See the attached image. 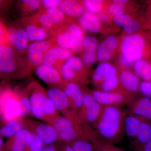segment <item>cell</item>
<instances>
[{"mask_svg": "<svg viewBox=\"0 0 151 151\" xmlns=\"http://www.w3.org/2000/svg\"><path fill=\"white\" fill-rule=\"evenodd\" d=\"M119 56L132 63L145 59L151 61V32L142 31L120 38Z\"/></svg>", "mask_w": 151, "mask_h": 151, "instance_id": "cell-1", "label": "cell"}, {"mask_svg": "<svg viewBox=\"0 0 151 151\" xmlns=\"http://www.w3.org/2000/svg\"><path fill=\"white\" fill-rule=\"evenodd\" d=\"M125 117L118 107L103 106L101 116L95 124L97 132L108 142H119L124 132Z\"/></svg>", "mask_w": 151, "mask_h": 151, "instance_id": "cell-2", "label": "cell"}, {"mask_svg": "<svg viewBox=\"0 0 151 151\" xmlns=\"http://www.w3.org/2000/svg\"><path fill=\"white\" fill-rule=\"evenodd\" d=\"M53 43L72 52L82 51L85 35L80 26L70 20L54 32Z\"/></svg>", "mask_w": 151, "mask_h": 151, "instance_id": "cell-3", "label": "cell"}, {"mask_svg": "<svg viewBox=\"0 0 151 151\" xmlns=\"http://www.w3.org/2000/svg\"><path fill=\"white\" fill-rule=\"evenodd\" d=\"M63 78L66 82L78 84L86 80L87 73L82 60L77 57L68 58L58 68Z\"/></svg>", "mask_w": 151, "mask_h": 151, "instance_id": "cell-4", "label": "cell"}, {"mask_svg": "<svg viewBox=\"0 0 151 151\" xmlns=\"http://www.w3.org/2000/svg\"><path fill=\"white\" fill-rule=\"evenodd\" d=\"M0 116L4 122L20 119L18 95L11 89L3 90Z\"/></svg>", "mask_w": 151, "mask_h": 151, "instance_id": "cell-5", "label": "cell"}, {"mask_svg": "<svg viewBox=\"0 0 151 151\" xmlns=\"http://www.w3.org/2000/svg\"><path fill=\"white\" fill-rule=\"evenodd\" d=\"M144 13L126 14L112 19L114 24L123 29L124 34L132 35L144 30Z\"/></svg>", "mask_w": 151, "mask_h": 151, "instance_id": "cell-6", "label": "cell"}, {"mask_svg": "<svg viewBox=\"0 0 151 151\" xmlns=\"http://www.w3.org/2000/svg\"><path fill=\"white\" fill-rule=\"evenodd\" d=\"M50 125L56 130L58 140L70 143L78 139L79 134L78 128L69 118L58 116L52 122Z\"/></svg>", "mask_w": 151, "mask_h": 151, "instance_id": "cell-7", "label": "cell"}, {"mask_svg": "<svg viewBox=\"0 0 151 151\" xmlns=\"http://www.w3.org/2000/svg\"><path fill=\"white\" fill-rule=\"evenodd\" d=\"M92 94L95 100L103 106L118 107L133 101V96L123 90L111 92L97 90L93 91Z\"/></svg>", "mask_w": 151, "mask_h": 151, "instance_id": "cell-8", "label": "cell"}, {"mask_svg": "<svg viewBox=\"0 0 151 151\" xmlns=\"http://www.w3.org/2000/svg\"><path fill=\"white\" fill-rule=\"evenodd\" d=\"M47 93L39 84L33 83L29 86L28 95L30 105L31 114L36 119L45 121L42 111V102Z\"/></svg>", "mask_w": 151, "mask_h": 151, "instance_id": "cell-9", "label": "cell"}, {"mask_svg": "<svg viewBox=\"0 0 151 151\" xmlns=\"http://www.w3.org/2000/svg\"><path fill=\"white\" fill-rule=\"evenodd\" d=\"M103 105L97 102L92 94H84L82 107L80 111L81 118L89 123L95 124L103 111Z\"/></svg>", "mask_w": 151, "mask_h": 151, "instance_id": "cell-10", "label": "cell"}, {"mask_svg": "<svg viewBox=\"0 0 151 151\" xmlns=\"http://www.w3.org/2000/svg\"><path fill=\"white\" fill-rule=\"evenodd\" d=\"M27 123L29 130L35 134L43 142L45 145H53L58 140V135L56 130L50 124L28 121Z\"/></svg>", "mask_w": 151, "mask_h": 151, "instance_id": "cell-11", "label": "cell"}, {"mask_svg": "<svg viewBox=\"0 0 151 151\" xmlns=\"http://www.w3.org/2000/svg\"><path fill=\"white\" fill-rule=\"evenodd\" d=\"M37 76L44 82L53 87L64 88L67 82L63 78L59 70L55 68L41 64L35 70Z\"/></svg>", "mask_w": 151, "mask_h": 151, "instance_id": "cell-12", "label": "cell"}, {"mask_svg": "<svg viewBox=\"0 0 151 151\" xmlns=\"http://www.w3.org/2000/svg\"><path fill=\"white\" fill-rule=\"evenodd\" d=\"M32 133L23 129L4 144L1 151H25L32 139Z\"/></svg>", "mask_w": 151, "mask_h": 151, "instance_id": "cell-13", "label": "cell"}, {"mask_svg": "<svg viewBox=\"0 0 151 151\" xmlns=\"http://www.w3.org/2000/svg\"><path fill=\"white\" fill-rule=\"evenodd\" d=\"M119 77L122 89L133 97L139 91V78L133 70L129 69H120Z\"/></svg>", "mask_w": 151, "mask_h": 151, "instance_id": "cell-14", "label": "cell"}, {"mask_svg": "<svg viewBox=\"0 0 151 151\" xmlns=\"http://www.w3.org/2000/svg\"><path fill=\"white\" fill-rule=\"evenodd\" d=\"M28 39L24 29L15 27L8 30V42L12 47L19 51H23L28 48Z\"/></svg>", "mask_w": 151, "mask_h": 151, "instance_id": "cell-15", "label": "cell"}, {"mask_svg": "<svg viewBox=\"0 0 151 151\" xmlns=\"http://www.w3.org/2000/svg\"><path fill=\"white\" fill-rule=\"evenodd\" d=\"M81 28L93 33L103 32L105 29L104 24L96 14L86 12L79 20Z\"/></svg>", "mask_w": 151, "mask_h": 151, "instance_id": "cell-16", "label": "cell"}, {"mask_svg": "<svg viewBox=\"0 0 151 151\" xmlns=\"http://www.w3.org/2000/svg\"><path fill=\"white\" fill-rule=\"evenodd\" d=\"M47 94L58 111L65 113L70 106L67 95L63 89L52 87L48 89Z\"/></svg>", "mask_w": 151, "mask_h": 151, "instance_id": "cell-17", "label": "cell"}, {"mask_svg": "<svg viewBox=\"0 0 151 151\" xmlns=\"http://www.w3.org/2000/svg\"><path fill=\"white\" fill-rule=\"evenodd\" d=\"M63 90L68 98L70 107L74 110L80 111L83 104L84 94L78 84L67 82Z\"/></svg>", "mask_w": 151, "mask_h": 151, "instance_id": "cell-18", "label": "cell"}, {"mask_svg": "<svg viewBox=\"0 0 151 151\" xmlns=\"http://www.w3.org/2000/svg\"><path fill=\"white\" fill-rule=\"evenodd\" d=\"M131 103L132 114L151 123V99L144 96L133 100Z\"/></svg>", "mask_w": 151, "mask_h": 151, "instance_id": "cell-19", "label": "cell"}, {"mask_svg": "<svg viewBox=\"0 0 151 151\" xmlns=\"http://www.w3.org/2000/svg\"><path fill=\"white\" fill-rule=\"evenodd\" d=\"M58 8L65 16L71 18H80L86 12L81 1L60 0Z\"/></svg>", "mask_w": 151, "mask_h": 151, "instance_id": "cell-20", "label": "cell"}, {"mask_svg": "<svg viewBox=\"0 0 151 151\" xmlns=\"http://www.w3.org/2000/svg\"><path fill=\"white\" fill-rule=\"evenodd\" d=\"M26 26L25 31L29 41H41L47 37L46 30L41 27L35 19Z\"/></svg>", "mask_w": 151, "mask_h": 151, "instance_id": "cell-21", "label": "cell"}, {"mask_svg": "<svg viewBox=\"0 0 151 151\" xmlns=\"http://www.w3.org/2000/svg\"><path fill=\"white\" fill-rule=\"evenodd\" d=\"M133 70L143 81H151V61L149 60H139L134 63Z\"/></svg>", "mask_w": 151, "mask_h": 151, "instance_id": "cell-22", "label": "cell"}, {"mask_svg": "<svg viewBox=\"0 0 151 151\" xmlns=\"http://www.w3.org/2000/svg\"><path fill=\"white\" fill-rule=\"evenodd\" d=\"M24 127V124L20 119L4 122L0 127V136L1 137L10 138Z\"/></svg>", "mask_w": 151, "mask_h": 151, "instance_id": "cell-23", "label": "cell"}, {"mask_svg": "<svg viewBox=\"0 0 151 151\" xmlns=\"http://www.w3.org/2000/svg\"><path fill=\"white\" fill-rule=\"evenodd\" d=\"M136 138L137 150L151 140L150 122L141 118L140 126Z\"/></svg>", "mask_w": 151, "mask_h": 151, "instance_id": "cell-24", "label": "cell"}, {"mask_svg": "<svg viewBox=\"0 0 151 151\" xmlns=\"http://www.w3.org/2000/svg\"><path fill=\"white\" fill-rule=\"evenodd\" d=\"M141 122L140 117L133 114L125 116L124 121V132L128 137H136L139 129Z\"/></svg>", "mask_w": 151, "mask_h": 151, "instance_id": "cell-25", "label": "cell"}, {"mask_svg": "<svg viewBox=\"0 0 151 151\" xmlns=\"http://www.w3.org/2000/svg\"><path fill=\"white\" fill-rule=\"evenodd\" d=\"M128 6L118 4L115 0L106 1L103 12L111 17L120 16L126 14Z\"/></svg>", "mask_w": 151, "mask_h": 151, "instance_id": "cell-26", "label": "cell"}, {"mask_svg": "<svg viewBox=\"0 0 151 151\" xmlns=\"http://www.w3.org/2000/svg\"><path fill=\"white\" fill-rule=\"evenodd\" d=\"M45 11L58 29L70 20L58 7L47 9Z\"/></svg>", "mask_w": 151, "mask_h": 151, "instance_id": "cell-27", "label": "cell"}, {"mask_svg": "<svg viewBox=\"0 0 151 151\" xmlns=\"http://www.w3.org/2000/svg\"><path fill=\"white\" fill-rule=\"evenodd\" d=\"M42 63L43 65L58 69L59 67V57L56 45L52 46L47 51L44 55Z\"/></svg>", "mask_w": 151, "mask_h": 151, "instance_id": "cell-28", "label": "cell"}, {"mask_svg": "<svg viewBox=\"0 0 151 151\" xmlns=\"http://www.w3.org/2000/svg\"><path fill=\"white\" fill-rule=\"evenodd\" d=\"M119 86H121L119 81V75H116L104 78L100 86L102 89L101 91L111 92L123 90L122 89H120Z\"/></svg>", "mask_w": 151, "mask_h": 151, "instance_id": "cell-29", "label": "cell"}, {"mask_svg": "<svg viewBox=\"0 0 151 151\" xmlns=\"http://www.w3.org/2000/svg\"><path fill=\"white\" fill-rule=\"evenodd\" d=\"M35 19L39 24L46 30L55 31L58 29V28L54 24V23L46 13L45 10L40 12L36 15Z\"/></svg>", "mask_w": 151, "mask_h": 151, "instance_id": "cell-30", "label": "cell"}, {"mask_svg": "<svg viewBox=\"0 0 151 151\" xmlns=\"http://www.w3.org/2000/svg\"><path fill=\"white\" fill-rule=\"evenodd\" d=\"M81 1L86 12L97 14L103 12L106 1L85 0Z\"/></svg>", "mask_w": 151, "mask_h": 151, "instance_id": "cell-31", "label": "cell"}, {"mask_svg": "<svg viewBox=\"0 0 151 151\" xmlns=\"http://www.w3.org/2000/svg\"><path fill=\"white\" fill-rule=\"evenodd\" d=\"M53 44L52 40L35 42L28 47V52H36L45 54L49 49L52 46Z\"/></svg>", "mask_w": 151, "mask_h": 151, "instance_id": "cell-32", "label": "cell"}, {"mask_svg": "<svg viewBox=\"0 0 151 151\" xmlns=\"http://www.w3.org/2000/svg\"><path fill=\"white\" fill-rule=\"evenodd\" d=\"M95 72L102 76L104 78L113 76L119 75L117 68L111 63L102 62L97 66Z\"/></svg>", "mask_w": 151, "mask_h": 151, "instance_id": "cell-33", "label": "cell"}, {"mask_svg": "<svg viewBox=\"0 0 151 151\" xmlns=\"http://www.w3.org/2000/svg\"><path fill=\"white\" fill-rule=\"evenodd\" d=\"M17 67L14 59L0 60V74L5 76H12L16 70Z\"/></svg>", "mask_w": 151, "mask_h": 151, "instance_id": "cell-34", "label": "cell"}, {"mask_svg": "<svg viewBox=\"0 0 151 151\" xmlns=\"http://www.w3.org/2000/svg\"><path fill=\"white\" fill-rule=\"evenodd\" d=\"M114 56L113 52L105 46L103 42L99 44L97 52V60L102 63L106 62Z\"/></svg>", "mask_w": 151, "mask_h": 151, "instance_id": "cell-35", "label": "cell"}, {"mask_svg": "<svg viewBox=\"0 0 151 151\" xmlns=\"http://www.w3.org/2000/svg\"><path fill=\"white\" fill-rule=\"evenodd\" d=\"M20 108V118L25 117L31 114L30 105L27 94L18 95Z\"/></svg>", "mask_w": 151, "mask_h": 151, "instance_id": "cell-36", "label": "cell"}, {"mask_svg": "<svg viewBox=\"0 0 151 151\" xmlns=\"http://www.w3.org/2000/svg\"><path fill=\"white\" fill-rule=\"evenodd\" d=\"M95 151H125L108 142L94 140L92 144Z\"/></svg>", "mask_w": 151, "mask_h": 151, "instance_id": "cell-37", "label": "cell"}, {"mask_svg": "<svg viewBox=\"0 0 151 151\" xmlns=\"http://www.w3.org/2000/svg\"><path fill=\"white\" fill-rule=\"evenodd\" d=\"M98 45V41L96 38L93 36L87 37L84 39L81 52L97 53Z\"/></svg>", "mask_w": 151, "mask_h": 151, "instance_id": "cell-38", "label": "cell"}, {"mask_svg": "<svg viewBox=\"0 0 151 151\" xmlns=\"http://www.w3.org/2000/svg\"><path fill=\"white\" fill-rule=\"evenodd\" d=\"M69 144L74 151H94L92 144L84 139H78Z\"/></svg>", "mask_w": 151, "mask_h": 151, "instance_id": "cell-39", "label": "cell"}, {"mask_svg": "<svg viewBox=\"0 0 151 151\" xmlns=\"http://www.w3.org/2000/svg\"><path fill=\"white\" fill-rule=\"evenodd\" d=\"M103 42L105 46L113 52L115 56L119 52L120 38L116 36H109L103 41Z\"/></svg>", "mask_w": 151, "mask_h": 151, "instance_id": "cell-40", "label": "cell"}, {"mask_svg": "<svg viewBox=\"0 0 151 151\" xmlns=\"http://www.w3.org/2000/svg\"><path fill=\"white\" fill-rule=\"evenodd\" d=\"M14 59V52L13 47L9 44L0 46V60Z\"/></svg>", "mask_w": 151, "mask_h": 151, "instance_id": "cell-41", "label": "cell"}, {"mask_svg": "<svg viewBox=\"0 0 151 151\" xmlns=\"http://www.w3.org/2000/svg\"><path fill=\"white\" fill-rule=\"evenodd\" d=\"M45 145L41 140L32 133L31 140L25 151H40Z\"/></svg>", "mask_w": 151, "mask_h": 151, "instance_id": "cell-42", "label": "cell"}, {"mask_svg": "<svg viewBox=\"0 0 151 151\" xmlns=\"http://www.w3.org/2000/svg\"><path fill=\"white\" fill-rule=\"evenodd\" d=\"M144 14V30L151 32V1H148L145 5Z\"/></svg>", "mask_w": 151, "mask_h": 151, "instance_id": "cell-43", "label": "cell"}, {"mask_svg": "<svg viewBox=\"0 0 151 151\" xmlns=\"http://www.w3.org/2000/svg\"><path fill=\"white\" fill-rule=\"evenodd\" d=\"M21 2L23 9L27 12L36 10L41 5V1L37 0H23Z\"/></svg>", "mask_w": 151, "mask_h": 151, "instance_id": "cell-44", "label": "cell"}, {"mask_svg": "<svg viewBox=\"0 0 151 151\" xmlns=\"http://www.w3.org/2000/svg\"><path fill=\"white\" fill-rule=\"evenodd\" d=\"M97 60V53L82 52V61L86 66H91Z\"/></svg>", "mask_w": 151, "mask_h": 151, "instance_id": "cell-45", "label": "cell"}, {"mask_svg": "<svg viewBox=\"0 0 151 151\" xmlns=\"http://www.w3.org/2000/svg\"><path fill=\"white\" fill-rule=\"evenodd\" d=\"M139 91L144 96L151 99V81H142L140 82Z\"/></svg>", "mask_w": 151, "mask_h": 151, "instance_id": "cell-46", "label": "cell"}, {"mask_svg": "<svg viewBox=\"0 0 151 151\" xmlns=\"http://www.w3.org/2000/svg\"><path fill=\"white\" fill-rule=\"evenodd\" d=\"M5 44H9L8 30L4 25L0 22V46Z\"/></svg>", "mask_w": 151, "mask_h": 151, "instance_id": "cell-47", "label": "cell"}, {"mask_svg": "<svg viewBox=\"0 0 151 151\" xmlns=\"http://www.w3.org/2000/svg\"><path fill=\"white\" fill-rule=\"evenodd\" d=\"M60 0H42L41 4L47 9L58 7Z\"/></svg>", "mask_w": 151, "mask_h": 151, "instance_id": "cell-48", "label": "cell"}, {"mask_svg": "<svg viewBox=\"0 0 151 151\" xmlns=\"http://www.w3.org/2000/svg\"><path fill=\"white\" fill-rule=\"evenodd\" d=\"M40 151H58V145H45Z\"/></svg>", "mask_w": 151, "mask_h": 151, "instance_id": "cell-49", "label": "cell"}, {"mask_svg": "<svg viewBox=\"0 0 151 151\" xmlns=\"http://www.w3.org/2000/svg\"><path fill=\"white\" fill-rule=\"evenodd\" d=\"M58 151H74L69 144L58 145Z\"/></svg>", "mask_w": 151, "mask_h": 151, "instance_id": "cell-50", "label": "cell"}, {"mask_svg": "<svg viewBox=\"0 0 151 151\" xmlns=\"http://www.w3.org/2000/svg\"><path fill=\"white\" fill-rule=\"evenodd\" d=\"M137 150L138 151H151V140Z\"/></svg>", "mask_w": 151, "mask_h": 151, "instance_id": "cell-51", "label": "cell"}, {"mask_svg": "<svg viewBox=\"0 0 151 151\" xmlns=\"http://www.w3.org/2000/svg\"><path fill=\"white\" fill-rule=\"evenodd\" d=\"M4 145V141H3L2 137L0 136V151H1Z\"/></svg>", "mask_w": 151, "mask_h": 151, "instance_id": "cell-52", "label": "cell"}, {"mask_svg": "<svg viewBox=\"0 0 151 151\" xmlns=\"http://www.w3.org/2000/svg\"><path fill=\"white\" fill-rule=\"evenodd\" d=\"M3 90H4L1 89V87H0V108H1V105L2 95Z\"/></svg>", "mask_w": 151, "mask_h": 151, "instance_id": "cell-53", "label": "cell"}, {"mask_svg": "<svg viewBox=\"0 0 151 151\" xmlns=\"http://www.w3.org/2000/svg\"><path fill=\"white\" fill-rule=\"evenodd\" d=\"M2 1H0V4H1V3Z\"/></svg>", "mask_w": 151, "mask_h": 151, "instance_id": "cell-54", "label": "cell"}]
</instances>
